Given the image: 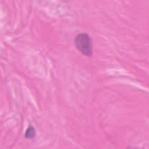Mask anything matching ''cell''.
<instances>
[{
	"label": "cell",
	"instance_id": "1",
	"mask_svg": "<svg viewBox=\"0 0 149 149\" xmlns=\"http://www.w3.org/2000/svg\"><path fill=\"white\" fill-rule=\"evenodd\" d=\"M75 45L77 49L86 56H91L93 54L92 40L87 33H80L75 38Z\"/></svg>",
	"mask_w": 149,
	"mask_h": 149
},
{
	"label": "cell",
	"instance_id": "2",
	"mask_svg": "<svg viewBox=\"0 0 149 149\" xmlns=\"http://www.w3.org/2000/svg\"><path fill=\"white\" fill-rule=\"evenodd\" d=\"M35 135V130L34 128L33 127L30 126L29 128L27 129V130H26V135H25V136H26V138H33V137H34Z\"/></svg>",
	"mask_w": 149,
	"mask_h": 149
}]
</instances>
